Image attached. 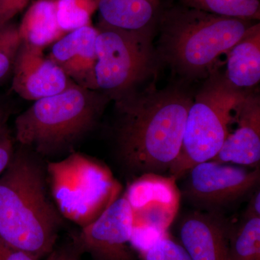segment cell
Masks as SVG:
<instances>
[{
    "label": "cell",
    "mask_w": 260,
    "mask_h": 260,
    "mask_svg": "<svg viewBox=\"0 0 260 260\" xmlns=\"http://www.w3.org/2000/svg\"><path fill=\"white\" fill-rule=\"evenodd\" d=\"M192 101L180 89L153 86L116 99L117 156L129 174L169 172L180 154Z\"/></svg>",
    "instance_id": "obj_1"
},
{
    "label": "cell",
    "mask_w": 260,
    "mask_h": 260,
    "mask_svg": "<svg viewBox=\"0 0 260 260\" xmlns=\"http://www.w3.org/2000/svg\"><path fill=\"white\" fill-rule=\"evenodd\" d=\"M48 189L42 162L15 152L0 177V239L39 260L54 250L63 223Z\"/></svg>",
    "instance_id": "obj_2"
},
{
    "label": "cell",
    "mask_w": 260,
    "mask_h": 260,
    "mask_svg": "<svg viewBox=\"0 0 260 260\" xmlns=\"http://www.w3.org/2000/svg\"><path fill=\"white\" fill-rule=\"evenodd\" d=\"M258 21L172 5L158 24L162 55L181 75L203 78Z\"/></svg>",
    "instance_id": "obj_3"
},
{
    "label": "cell",
    "mask_w": 260,
    "mask_h": 260,
    "mask_svg": "<svg viewBox=\"0 0 260 260\" xmlns=\"http://www.w3.org/2000/svg\"><path fill=\"white\" fill-rule=\"evenodd\" d=\"M107 95L77 84L36 101L15 121V138L22 146L44 156L64 153L95 126Z\"/></svg>",
    "instance_id": "obj_4"
},
{
    "label": "cell",
    "mask_w": 260,
    "mask_h": 260,
    "mask_svg": "<svg viewBox=\"0 0 260 260\" xmlns=\"http://www.w3.org/2000/svg\"><path fill=\"white\" fill-rule=\"evenodd\" d=\"M46 176L51 199L63 218L83 228L121 196V185L105 164L73 152L49 162Z\"/></svg>",
    "instance_id": "obj_5"
},
{
    "label": "cell",
    "mask_w": 260,
    "mask_h": 260,
    "mask_svg": "<svg viewBox=\"0 0 260 260\" xmlns=\"http://www.w3.org/2000/svg\"><path fill=\"white\" fill-rule=\"evenodd\" d=\"M245 91L214 75L193 99L177 160L169 169L177 180L200 162L212 160L223 146L234 120V109Z\"/></svg>",
    "instance_id": "obj_6"
},
{
    "label": "cell",
    "mask_w": 260,
    "mask_h": 260,
    "mask_svg": "<svg viewBox=\"0 0 260 260\" xmlns=\"http://www.w3.org/2000/svg\"><path fill=\"white\" fill-rule=\"evenodd\" d=\"M96 28V90L115 101L134 91L153 73L152 32L130 31L100 21Z\"/></svg>",
    "instance_id": "obj_7"
},
{
    "label": "cell",
    "mask_w": 260,
    "mask_h": 260,
    "mask_svg": "<svg viewBox=\"0 0 260 260\" xmlns=\"http://www.w3.org/2000/svg\"><path fill=\"white\" fill-rule=\"evenodd\" d=\"M181 198L197 210L223 211L259 188V167L208 160L196 164L185 175Z\"/></svg>",
    "instance_id": "obj_8"
},
{
    "label": "cell",
    "mask_w": 260,
    "mask_h": 260,
    "mask_svg": "<svg viewBox=\"0 0 260 260\" xmlns=\"http://www.w3.org/2000/svg\"><path fill=\"white\" fill-rule=\"evenodd\" d=\"M133 229V211L122 194L95 220L81 228L73 246L93 260H135L130 245Z\"/></svg>",
    "instance_id": "obj_9"
},
{
    "label": "cell",
    "mask_w": 260,
    "mask_h": 260,
    "mask_svg": "<svg viewBox=\"0 0 260 260\" xmlns=\"http://www.w3.org/2000/svg\"><path fill=\"white\" fill-rule=\"evenodd\" d=\"M177 181L172 176L158 174L135 178L123 194L131 207L134 226L169 232L180 206Z\"/></svg>",
    "instance_id": "obj_10"
},
{
    "label": "cell",
    "mask_w": 260,
    "mask_h": 260,
    "mask_svg": "<svg viewBox=\"0 0 260 260\" xmlns=\"http://www.w3.org/2000/svg\"><path fill=\"white\" fill-rule=\"evenodd\" d=\"M12 88L22 99L36 101L61 93L75 84L44 49L21 43L13 68Z\"/></svg>",
    "instance_id": "obj_11"
},
{
    "label": "cell",
    "mask_w": 260,
    "mask_h": 260,
    "mask_svg": "<svg viewBox=\"0 0 260 260\" xmlns=\"http://www.w3.org/2000/svg\"><path fill=\"white\" fill-rule=\"evenodd\" d=\"M232 226L223 211L195 210L181 219L179 239L191 260H228Z\"/></svg>",
    "instance_id": "obj_12"
},
{
    "label": "cell",
    "mask_w": 260,
    "mask_h": 260,
    "mask_svg": "<svg viewBox=\"0 0 260 260\" xmlns=\"http://www.w3.org/2000/svg\"><path fill=\"white\" fill-rule=\"evenodd\" d=\"M237 126L229 133L223 146L212 160L242 167H259L260 102L259 97L246 93L234 109Z\"/></svg>",
    "instance_id": "obj_13"
},
{
    "label": "cell",
    "mask_w": 260,
    "mask_h": 260,
    "mask_svg": "<svg viewBox=\"0 0 260 260\" xmlns=\"http://www.w3.org/2000/svg\"><path fill=\"white\" fill-rule=\"evenodd\" d=\"M97 35L93 25L68 32L51 45L48 55L75 84L94 90Z\"/></svg>",
    "instance_id": "obj_14"
},
{
    "label": "cell",
    "mask_w": 260,
    "mask_h": 260,
    "mask_svg": "<svg viewBox=\"0 0 260 260\" xmlns=\"http://www.w3.org/2000/svg\"><path fill=\"white\" fill-rule=\"evenodd\" d=\"M169 0H99L100 22L130 31L153 32Z\"/></svg>",
    "instance_id": "obj_15"
},
{
    "label": "cell",
    "mask_w": 260,
    "mask_h": 260,
    "mask_svg": "<svg viewBox=\"0 0 260 260\" xmlns=\"http://www.w3.org/2000/svg\"><path fill=\"white\" fill-rule=\"evenodd\" d=\"M225 80L244 90L260 80V23L256 22L227 53Z\"/></svg>",
    "instance_id": "obj_16"
},
{
    "label": "cell",
    "mask_w": 260,
    "mask_h": 260,
    "mask_svg": "<svg viewBox=\"0 0 260 260\" xmlns=\"http://www.w3.org/2000/svg\"><path fill=\"white\" fill-rule=\"evenodd\" d=\"M21 42L44 49L64 37L58 23L56 0H36L18 24Z\"/></svg>",
    "instance_id": "obj_17"
},
{
    "label": "cell",
    "mask_w": 260,
    "mask_h": 260,
    "mask_svg": "<svg viewBox=\"0 0 260 260\" xmlns=\"http://www.w3.org/2000/svg\"><path fill=\"white\" fill-rule=\"evenodd\" d=\"M228 260H260V218H243L233 225Z\"/></svg>",
    "instance_id": "obj_18"
},
{
    "label": "cell",
    "mask_w": 260,
    "mask_h": 260,
    "mask_svg": "<svg viewBox=\"0 0 260 260\" xmlns=\"http://www.w3.org/2000/svg\"><path fill=\"white\" fill-rule=\"evenodd\" d=\"M179 5L213 14L259 20V0H179Z\"/></svg>",
    "instance_id": "obj_19"
},
{
    "label": "cell",
    "mask_w": 260,
    "mask_h": 260,
    "mask_svg": "<svg viewBox=\"0 0 260 260\" xmlns=\"http://www.w3.org/2000/svg\"><path fill=\"white\" fill-rule=\"evenodd\" d=\"M99 4V0H56V15L61 30L68 34L92 25Z\"/></svg>",
    "instance_id": "obj_20"
},
{
    "label": "cell",
    "mask_w": 260,
    "mask_h": 260,
    "mask_svg": "<svg viewBox=\"0 0 260 260\" xmlns=\"http://www.w3.org/2000/svg\"><path fill=\"white\" fill-rule=\"evenodd\" d=\"M21 43L18 24L12 20L0 25V83L12 75Z\"/></svg>",
    "instance_id": "obj_21"
},
{
    "label": "cell",
    "mask_w": 260,
    "mask_h": 260,
    "mask_svg": "<svg viewBox=\"0 0 260 260\" xmlns=\"http://www.w3.org/2000/svg\"><path fill=\"white\" fill-rule=\"evenodd\" d=\"M138 254L141 260H191L184 246L169 233Z\"/></svg>",
    "instance_id": "obj_22"
},
{
    "label": "cell",
    "mask_w": 260,
    "mask_h": 260,
    "mask_svg": "<svg viewBox=\"0 0 260 260\" xmlns=\"http://www.w3.org/2000/svg\"><path fill=\"white\" fill-rule=\"evenodd\" d=\"M13 140L7 122L0 124V177L8 168L14 155Z\"/></svg>",
    "instance_id": "obj_23"
},
{
    "label": "cell",
    "mask_w": 260,
    "mask_h": 260,
    "mask_svg": "<svg viewBox=\"0 0 260 260\" xmlns=\"http://www.w3.org/2000/svg\"><path fill=\"white\" fill-rule=\"evenodd\" d=\"M28 3L29 0H0V25L12 21Z\"/></svg>",
    "instance_id": "obj_24"
},
{
    "label": "cell",
    "mask_w": 260,
    "mask_h": 260,
    "mask_svg": "<svg viewBox=\"0 0 260 260\" xmlns=\"http://www.w3.org/2000/svg\"><path fill=\"white\" fill-rule=\"evenodd\" d=\"M0 260H39L35 256L16 249L0 239Z\"/></svg>",
    "instance_id": "obj_25"
},
{
    "label": "cell",
    "mask_w": 260,
    "mask_h": 260,
    "mask_svg": "<svg viewBox=\"0 0 260 260\" xmlns=\"http://www.w3.org/2000/svg\"><path fill=\"white\" fill-rule=\"evenodd\" d=\"M80 253L74 246L71 249H54L47 256L46 260H80Z\"/></svg>",
    "instance_id": "obj_26"
},
{
    "label": "cell",
    "mask_w": 260,
    "mask_h": 260,
    "mask_svg": "<svg viewBox=\"0 0 260 260\" xmlns=\"http://www.w3.org/2000/svg\"><path fill=\"white\" fill-rule=\"evenodd\" d=\"M243 218H260V191L259 188L251 194Z\"/></svg>",
    "instance_id": "obj_27"
},
{
    "label": "cell",
    "mask_w": 260,
    "mask_h": 260,
    "mask_svg": "<svg viewBox=\"0 0 260 260\" xmlns=\"http://www.w3.org/2000/svg\"><path fill=\"white\" fill-rule=\"evenodd\" d=\"M9 114V109L6 104L0 101V124L7 122Z\"/></svg>",
    "instance_id": "obj_28"
}]
</instances>
